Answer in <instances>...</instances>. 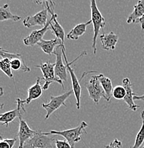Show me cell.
<instances>
[{
	"label": "cell",
	"instance_id": "1",
	"mask_svg": "<svg viewBox=\"0 0 144 148\" xmlns=\"http://www.w3.org/2000/svg\"><path fill=\"white\" fill-rule=\"evenodd\" d=\"M90 11H91V21L93 27V37L92 49L94 54H96L97 47L96 42L100 31H103L106 27V20L101 12L99 10L97 6L96 0H90Z\"/></svg>",
	"mask_w": 144,
	"mask_h": 148
},
{
	"label": "cell",
	"instance_id": "2",
	"mask_svg": "<svg viewBox=\"0 0 144 148\" xmlns=\"http://www.w3.org/2000/svg\"><path fill=\"white\" fill-rule=\"evenodd\" d=\"M88 123L86 122H81L80 125L75 128L65 130L57 131L51 130L49 132H44L45 135H60L63 137L69 143L72 148H75V145L77 143L80 141L82 139V135L86 133V128L88 127Z\"/></svg>",
	"mask_w": 144,
	"mask_h": 148
},
{
	"label": "cell",
	"instance_id": "3",
	"mask_svg": "<svg viewBox=\"0 0 144 148\" xmlns=\"http://www.w3.org/2000/svg\"><path fill=\"white\" fill-rule=\"evenodd\" d=\"M62 50H63V56L65 58V65L67 66V71L69 72L71 78V81H72V91H73L74 95H75V100H76V108L77 110L80 108V98H81V86H80V82L79 80L77 79L76 75H75V71H74L73 69L71 68V65L73 64L75 61H77L79 58L83 56L84 55H87V53L86 51H83V53H81L78 57H77L75 60L72 61V62H69L67 61V56L65 53V47L64 44L61 45Z\"/></svg>",
	"mask_w": 144,
	"mask_h": 148
},
{
	"label": "cell",
	"instance_id": "4",
	"mask_svg": "<svg viewBox=\"0 0 144 148\" xmlns=\"http://www.w3.org/2000/svg\"><path fill=\"white\" fill-rule=\"evenodd\" d=\"M36 67L39 68L42 73V80L45 81V84L42 86L43 90H47L51 83H59L60 86H62L63 88L65 89L63 81H61L55 74V64H52L50 61H47V63L37 65Z\"/></svg>",
	"mask_w": 144,
	"mask_h": 148
},
{
	"label": "cell",
	"instance_id": "5",
	"mask_svg": "<svg viewBox=\"0 0 144 148\" xmlns=\"http://www.w3.org/2000/svg\"><path fill=\"white\" fill-rule=\"evenodd\" d=\"M55 140L41 130H36L35 135L26 142L24 148H55Z\"/></svg>",
	"mask_w": 144,
	"mask_h": 148
},
{
	"label": "cell",
	"instance_id": "6",
	"mask_svg": "<svg viewBox=\"0 0 144 148\" xmlns=\"http://www.w3.org/2000/svg\"><path fill=\"white\" fill-rule=\"evenodd\" d=\"M86 88L88 90L90 99L95 104L99 103L100 98H103L107 101L106 94L97 78V75H93L86 83Z\"/></svg>",
	"mask_w": 144,
	"mask_h": 148
},
{
	"label": "cell",
	"instance_id": "7",
	"mask_svg": "<svg viewBox=\"0 0 144 148\" xmlns=\"http://www.w3.org/2000/svg\"><path fill=\"white\" fill-rule=\"evenodd\" d=\"M72 92H73L72 90H69V91L58 95V96L52 95L50 97V101L47 102V103H43L42 108L46 110V112H47L45 119L47 120L50 117V115L53 114L55 111L58 110L61 106H64L66 107V100L72 95Z\"/></svg>",
	"mask_w": 144,
	"mask_h": 148
},
{
	"label": "cell",
	"instance_id": "8",
	"mask_svg": "<svg viewBox=\"0 0 144 148\" xmlns=\"http://www.w3.org/2000/svg\"><path fill=\"white\" fill-rule=\"evenodd\" d=\"M48 13L49 12H48L47 7H45V9L38 12L36 14L33 15V16H27L23 20V24L27 28H30L34 26H40V27H44L48 21Z\"/></svg>",
	"mask_w": 144,
	"mask_h": 148
},
{
	"label": "cell",
	"instance_id": "9",
	"mask_svg": "<svg viewBox=\"0 0 144 148\" xmlns=\"http://www.w3.org/2000/svg\"><path fill=\"white\" fill-rule=\"evenodd\" d=\"M16 103L17 108L15 110L8 111V112H6L0 115V122L3 125H5L6 127H8L9 124L13 122L15 118H19V115L22 114V112H26L22 100L17 98Z\"/></svg>",
	"mask_w": 144,
	"mask_h": 148
},
{
	"label": "cell",
	"instance_id": "10",
	"mask_svg": "<svg viewBox=\"0 0 144 148\" xmlns=\"http://www.w3.org/2000/svg\"><path fill=\"white\" fill-rule=\"evenodd\" d=\"M53 54L56 56V61H55V74L61 81H67V69L66 65L64 64L62 58L63 56V50H62L61 45L57 46L54 51Z\"/></svg>",
	"mask_w": 144,
	"mask_h": 148
},
{
	"label": "cell",
	"instance_id": "11",
	"mask_svg": "<svg viewBox=\"0 0 144 148\" xmlns=\"http://www.w3.org/2000/svg\"><path fill=\"white\" fill-rule=\"evenodd\" d=\"M19 119V132L17 133V137L19 139V148H24V144L35 135L36 131L33 130L29 127L28 124L22 117V114L18 118Z\"/></svg>",
	"mask_w": 144,
	"mask_h": 148
},
{
	"label": "cell",
	"instance_id": "12",
	"mask_svg": "<svg viewBox=\"0 0 144 148\" xmlns=\"http://www.w3.org/2000/svg\"><path fill=\"white\" fill-rule=\"evenodd\" d=\"M49 29H50V18L48 20L47 24L42 29L32 31L29 36L23 39V42L27 46H33L35 44H38L40 41L43 39V36Z\"/></svg>",
	"mask_w": 144,
	"mask_h": 148
},
{
	"label": "cell",
	"instance_id": "13",
	"mask_svg": "<svg viewBox=\"0 0 144 148\" xmlns=\"http://www.w3.org/2000/svg\"><path fill=\"white\" fill-rule=\"evenodd\" d=\"M122 86L124 87L125 90V96L123 101L128 105V108L134 111L137 110V109L139 108L140 106H137L134 103V98L136 94L133 92V84L131 83L129 78H124L122 81Z\"/></svg>",
	"mask_w": 144,
	"mask_h": 148
},
{
	"label": "cell",
	"instance_id": "14",
	"mask_svg": "<svg viewBox=\"0 0 144 148\" xmlns=\"http://www.w3.org/2000/svg\"><path fill=\"white\" fill-rule=\"evenodd\" d=\"M118 40V36L113 32L108 34L103 33L100 36L102 48L106 51L115 50Z\"/></svg>",
	"mask_w": 144,
	"mask_h": 148
},
{
	"label": "cell",
	"instance_id": "15",
	"mask_svg": "<svg viewBox=\"0 0 144 148\" xmlns=\"http://www.w3.org/2000/svg\"><path fill=\"white\" fill-rule=\"evenodd\" d=\"M41 80H42V78H40V77H38L37 78L36 83L33 86H31L29 88H28V90H27L28 95H27V98L23 101V103L24 105H29L32 101L38 99V98L42 96V92L44 90H43L42 87L40 85Z\"/></svg>",
	"mask_w": 144,
	"mask_h": 148
},
{
	"label": "cell",
	"instance_id": "16",
	"mask_svg": "<svg viewBox=\"0 0 144 148\" xmlns=\"http://www.w3.org/2000/svg\"><path fill=\"white\" fill-rule=\"evenodd\" d=\"M64 44L62 42L60 38L55 37L54 39L49 40V41H46V40L42 39L38 43V45L41 48L42 51L45 53H47L48 55H51L54 53L57 46Z\"/></svg>",
	"mask_w": 144,
	"mask_h": 148
},
{
	"label": "cell",
	"instance_id": "17",
	"mask_svg": "<svg viewBox=\"0 0 144 148\" xmlns=\"http://www.w3.org/2000/svg\"><path fill=\"white\" fill-rule=\"evenodd\" d=\"M144 14V0H138V3L134 6V11L127 18V24L136 23L137 20L140 18Z\"/></svg>",
	"mask_w": 144,
	"mask_h": 148
},
{
	"label": "cell",
	"instance_id": "18",
	"mask_svg": "<svg viewBox=\"0 0 144 148\" xmlns=\"http://www.w3.org/2000/svg\"><path fill=\"white\" fill-rule=\"evenodd\" d=\"M92 23V21H89L86 23H82V24H77L75 26L70 32L67 34V38L68 39L72 40H78L80 36H83L86 32L87 27Z\"/></svg>",
	"mask_w": 144,
	"mask_h": 148
},
{
	"label": "cell",
	"instance_id": "19",
	"mask_svg": "<svg viewBox=\"0 0 144 148\" xmlns=\"http://www.w3.org/2000/svg\"><path fill=\"white\" fill-rule=\"evenodd\" d=\"M97 75V78H98L99 81H100V84H101L102 87H103V90L106 94L107 96V101L108 102L111 101V97L113 96V84L111 82V80L108 77L105 76L103 74L100 73Z\"/></svg>",
	"mask_w": 144,
	"mask_h": 148
},
{
	"label": "cell",
	"instance_id": "20",
	"mask_svg": "<svg viewBox=\"0 0 144 148\" xmlns=\"http://www.w3.org/2000/svg\"><path fill=\"white\" fill-rule=\"evenodd\" d=\"M21 19V16L13 14L11 12L9 4H5L0 7V21L12 20L13 21H19Z\"/></svg>",
	"mask_w": 144,
	"mask_h": 148
},
{
	"label": "cell",
	"instance_id": "21",
	"mask_svg": "<svg viewBox=\"0 0 144 148\" xmlns=\"http://www.w3.org/2000/svg\"><path fill=\"white\" fill-rule=\"evenodd\" d=\"M141 116L142 119L141 127L136 135L134 145L131 148H141L144 143V110L141 112Z\"/></svg>",
	"mask_w": 144,
	"mask_h": 148
},
{
	"label": "cell",
	"instance_id": "22",
	"mask_svg": "<svg viewBox=\"0 0 144 148\" xmlns=\"http://www.w3.org/2000/svg\"><path fill=\"white\" fill-rule=\"evenodd\" d=\"M0 69L4 72L9 78L14 80L13 73L12 72V66L11 61L8 58H2L0 61Z\"/></svg>",
	"mask_w": 144,
	"mask_h": 148
},
{
	"label": "cell",
	"instance_id": "23",
	"mask_svg": "<svg viewBox=\"0 0 144 148\" xmlns=\"http://www.w3.org/2000/svg\"><path fill=\"white\" fill-rule=\"evenodd\" d=\"M113 97L115 99L122 100L124 99L125 96V90L123 86H115L113 90Z\"/></svg>",
	"mask_w": 144,
	"mask_h": 148
},
{
	"label": "cell",
	"instance_id": "24",
	"mask_svg": "<svg viewBox=\"0 0 144 148\" xmlns=\"http://www.w3.org/2000/svg\"><path fill=\"white\" fill-rule=\"evenodd\" d=\"M0 55L2 58H8L10 61L12 59H15V58H23L22 56L19 53H11L8 51L4 50L2 48L0 49Z\"/></svg>",
	"mask_w": 144,
	"mask_h": 148
},
{
	"label": "cell",
	"instance_id": "25",
	"mask_svg": "<svg viewBox=\"0 0 144 148\" xmlns=\"http://www.w3.org/2000/svg\"><path fill=\"white\" fill-rule=\"evenodd\" d=\"M17 141V138H3L1 137V141H0V148H13L15 143Z\"/></svg>",
	"mask_w": 144,
	"mask_h": 148
},
{
	"label": "cell",
	"instance_id": "26",
	"mask_svg": "<svg viewBox=\"0 0 144 148\" xmlns=\"http://www.w3.org/2000/svg\"><path fill=\"white\" fill-rule=\"evenodd\" d=\"M55 147L56 148H72L70 145L65 140H55Z\"/></svg>",
	"mask_w": 144,
	"mask_h": 148
},
{
	"label": "cell",
	"instance_id": "27",
	"mask_svg": "<svg viewBox=\"0 0 144 148\" xmlns=\"http://www.w3.org/2000/svg\"><path fill=\"white\" fill-rule=\"evenodd\" d=\"M122 146H123V145H122L121 141L118 140V139H115L113 141H112L108 145H106V148H122Z\"/></svg>",
	"mask_w": 144,
	"mask_h": 148
},
{
	"label": "cell",
	"instance_id": "28",
	"mask_svg": "<svg viewBox=\"0 0 144 148\" xmlns=\"http://www.w3.org/2000/svg\"><path fill=\"white\" fill-rule=\"evenodd\" d=\"M49 1H50V0H33V1L35 4L43 6H45L46 4H47V2H49Z\"/></svg>",
	"mask_w": 144,
	"mask_h": 148
},
{
	"label": "cell",
	"instance_id": "29",
	"mask_svg": "<svg viewBox=\"0 0 144 148\" xmlns=\"http://www.w3.org/2000/svg\"><path fill=\"white\" fill-rule=\"evenodd\" d=\"M136 23H139V24H141V29L143 31L144 30V14L140 18H138V19L137 20Z\"/></svg>",
	"mask_w": 144,
	"mask_h": 148
},
{
	"label": "cell",
	"instance_id": "30",
	"mask_svg": "<svg viewBox=\"0 0 144 148\" xmlns=\"http://www.w3.org/2000/svg\"><path fill=\"white\" fill-rule=\"evenodd\" d=\"M134 101L135 100H138V101H144V94L143 95H141V96H138L137 95H136L134 98Z\"/></svg>",
	"mask_w": 144,
	"mask_h": 148
},
{
	"label": "cell",
	"instance_id": "31",
	"mask_svg": "<svg viewBox=\"0 0 144 148\" xmlns=\"http://www.w3.org/2000/svg\"><path fill=\"white\" fill-rule=\"evenodd\" d=\"M143 148H144V146H143Z\"/></svg>",
	"mask_w": 144,
	"mask_h": 148
}]
</instances>
